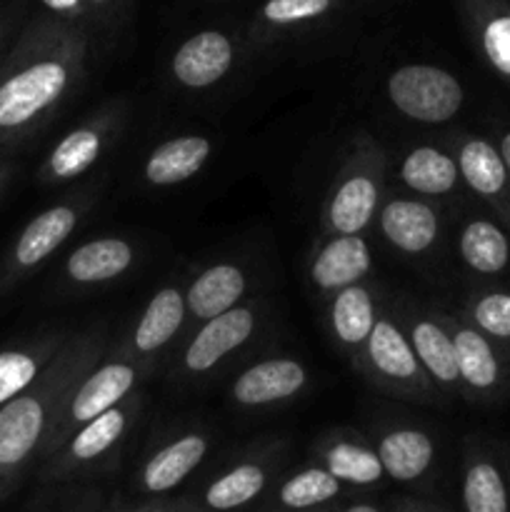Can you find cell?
<instances>
[{
  "label": "cell",
  "instance_id": "cell-1",
  "mask_svg": "<svg viewBox=\"0 0 510 512\" xmlns=\"http://www.w3.org/2000/svg\"><path fill=\"white\" fill-rule=\"evenodd\" d=\"M88 38L65 20H45L25 40V58L0 80V138L48 118L85 75Z\"/></svg>",
  "mask_w": 510,
  "mask_h": 512
},
{
  "label": "cell",
  "instance_id": "cell-2",
  "mask_svg": "<svg viewBox=\"0 0 510 512\" xmlns=\"http://www.w3.org/2000/svg\"><path fill=\"white\" fill-rule=\"evenodd\" d=\"M105 340L103 328L63 340L40 378L18 398L0 405V480H10L38 450H45L55 418L75 385L103 358Z\"/></svg>",
  "mask_w": 510,
  "mask_h": 512
},
{
  "label": "cell",
  "instance_id": "cell-3",
  "mask_svg": "<svg viewBox=\"0 0 510 512\" xmlns=\"http://www.w3.org/2000/svg\"><path fill=\"white\" fill-rule=\"evenodd\" d=\"M145 370L148 368H145L138 358H133V355L128 353L95 365V368L75 385L68 403L63 405V410H60L58 418H55L53 433H50L43 453L53 455L55 450L63 448L65 440H68L75 430L83 428L85 423L95 420L98 415H103L105 410L123 403V400L133 393L135 385L140 383Z\"/></svg>",
  "mask_w": 510,
  "mask_h": 512
},
{
  "label": "cell",
  "instance_id": "cell-4",
  "mask_svg": "<svg viewBox=\"0 0 510 512\" xmlns=\"http://www.w3.org/2000/svg\"><path fill=\"white\" fill-rule=\"evenodd\" d=\"M385 155L370 140H360L325 203V228L333 235H360L370 228L383 198Z\"/></svg>",
  "mask_w": 510,
  "mask_h": 512
},
{
  "label": "cell",
  "instance_id": "cell-5",
  "mask_svg": "<svg viewBox=\"0 0 510 512\" xmlns=\"http://www.w3.org/2000/svg\"><path fill=\"white\" fill-rule=\"evenodd\" d=\"M135 418H138V400L135 395H128L123 403L85 423L65 440L63 448L50 455L48 478L73 480L103 473L118 458Z\"/></svg>",
  "mask_w": 510,
  "mask_h": 512
},
{
  "label": "cell",
  "instance_id": "cell-6",
  "mask_svg": "<svg viewBox=\"0 0 510 512\" xmlns=\"http://www.w3.org/2000/svg\"><path fill=\"white\" fill-rule=\"evenodd\" d=\"M390 105L415 123L438 125L463 108V85L450 70L428 63H410L390 70L385 80Z\"/></svg>",
  "mask_w": 510,
  "mask_h": 512
},
{
  "label": "cell",
  "instance_id": "cell-7",
  "mask_svg": "<svg viewBox=\"0 0 510 512\" xmlns=\"http://www.w3.org/2000/svg\"><path fill=\"white\" fill-rule=\"evenodd\" d=\"M358 363H363L383 388L393 390L403 398L425 400L435 388V383L420 365L405 328H400L388 315H380L375 320V328Z\"/></svg>",
  "mask_w": 510,
  "mask_h": 512
},
{
  "label": "cell",
  "instance_id": "cell-8",
  "mask_svg": "<svg viewBox=\"0 0 510 512\" xmlns=\"http://www.w3.org/2000/svg\"><path fill=\"white\" fill-rule=\"evenodd\" d=\"M285 450L280 445L258 448L233 460L200 488L198 500L205 512H238L258 503L273 485L283 463Z\"/></svg>",
  "mask_w": 510,
  "mask_h": 512
},
{
  "label": "cell",
  "instance_id": "cell-9",
  "mask_svg": "<svg viewBox=\"0 0 510 512\" xmlns=\"http://www.w3.org/2000/svg\"><path fill=\"white\" fill-rule=\"evenodd\" d=\"M210 438L203 430H188L150 450L133 475V490L145 498H165L178 490L208 458Z\"/></svg>",
  "mask_w": 510,
  "mask_h": 512
},
{
  "label": "cell",
  "instance_id": "cell-10",
  "mask_svg": "<svg viewBox=\"0 0 510 512\" xmlns=\"http://www.w3.org/2000/svg\"><path fill=\"white\" fill-rule=\"evenodd\" d=\"M258 308L255 305H235L233 310L200 323L193 338L180 355V365L188 375H205L218 368L225 358L243 348L258 328Z\"/></svg>",
  "mask_w": 510,
  "mask_h": 512
},
{
  "label": "cell",
  "instance_id": "cell-11",
  "mask_svg": "<svg viewBox=\"0 0 510 512\" xmlns=\"http://www.w3.org/2000/svg\"><path fill=\"white\" fill-rule=\"evenodd\" d=\"M235 63V45L223 30H200L178 45L170 60L175 83L188 90L218 85Z\"/></svg>",
  "mask_w": 510,
  "mask_h": 512
},
{
  "label": "cell",
  "instance_id": "cell-12",
  "mask_svg": "<svg viewBox=\"0 0 510 512\" xmlns=\"http://www.w3.org/2000/svg\"><path fill=\"white\" fill-rule=\"evenodd\" d=\"M308 385V370L295 358H268L245 368L230 385L240 408H268L295 398Z\"/></svg>",
  "mask_w": 510,
  "mask_h": 512
},
{
  "label": "cell",
  "instance_id": "cell-13",
  "mask_svg": "<svg viewBox=\"0 0 510 512\" xmlns=\"http://www.w3.org/2000/svg\"><path fill=\"white\" fill-rule=\"evenodd\" d=\"M315 463L323 465L350 490H373L385 480L378 450L358 433H330L315 448Z\"/></svg>",
  "mask_w": 510,
  "mask_h": 512
},
{
  "label": "cell",
  "instance_id": "cell-14",
  "mask_svg": "<svg viewBox=\"0 0 510 512\" xmlns=\"http://www.w3.org/2000/svg\"><path fill=\"white\" fill-rule=\"evenodd\" d=\"M378 458L383 463L385 478L400 485H420L430 478L435 465L433 438L415 425H393L378 438Z\"/></svg>",
  "mask_w": 510,
  "mask_h": 512
},
{
  "label": "cell",
  "instance_id": "cell-15",
  "mask_svg": "<svg viewBox=\"0 0 510 512\" xmlns=\"http://www.w3.org/2000/svg\"><path fill=\"white\" fill-rule=\"evenodd\" d=\"M185 318H188L185 290L180 285H165L158 293H153V298L145 305L125 353L138 360L155 358L160 350H165L178 338Z\"/></svg>",
  "mask_w": 510,
  "mask_h": 512
},
{
  "label": "cell",
  "instance_id": "cell-16",
  "mask_svg": "<svg viewBox=\"0 0 510 512\" xmlns=\"http://www.w3.org/2000/svg\"><path fill=\"white\" fill-rule=\"evenodd\" d=\"M373 270V253L363 235H330L310 260V280L323 293L363 283Z\"/></svg>",
  "mask_w": 510,
  "mask_h": 512
},
{
  "label": "cell",
  "instance_id": "cell-17",
  "mask_svg": "<svg viewBox=\"0 0 510 512\" xmlns=\"http://www.w3.org/2000/svg\"><path fill=\"white\" fill-rule=\"evenodd\" d=\"M378 228L395 250L405 255H423L440 235L435 208L418 198H390L378 210Z\"/></svg>",
  "mask_w": 510,
  "mask_h": 512
},
{
  "label": "cell",
  "instance_id": "cell-18",
  "mask_svg": "<svg viewBox=\"0 0 510 512\" xmlns=\"http://www.w3.org/2000/svg\"><path fill=\"white\" fill-rule=\"evenodd\" d=\"M113 130L115 115H98V118L88 120V123L70 130V133L50 150L43 168L45 178L55 180V183H63V180H73L88 173V170L100 160L108 140L113 138Z\"/></svg>",
  "mask_w": 510,
  "mask_h": 512
},
{
  "label": "cell",
  "instance_id": "cell-19",
  "mask_svg": "<svg viewBox=\"0 0 510 512\" xmlns=\"http://www.w3.org/2000/svg\"><path fill=\"white\" fill-rule=\"evenodd\" d=\"M83 218V208L78 203H60L53 208L35 215L25 230L20 233L13 250V263L18 270L38 268L43 260H48L65 240L73 235Z\"/></svg>",
  "mask_w": 510,
  "mask_h": 512
},
{
  "label": "cell",
  "instance_id": "cell-20",
  "mask_svg": "<svg viewBox=\"0 0 510 512\" xmlns=\"http://www.w3.org/2000/svg\"><path fill=\"white\" fill-rule=\"evenodd\" d=\"M248 293V275L235 263H215L198 273V278L185 288L188 318L195 323L223 315L243 303Z\"/></svg>",
  "mask_w": 510,
  "mask_h": 512
},
{
  "label": "cell",
  "instance_id": "cell-21",
  "mask_svg": "<svg viewBox=\"0 0 510 512\" xmlns=\"http://www.w3.org/2000/svg\"><path fill=\"white\" fill-rule=\"evenodd\" d=\"M213 155V143L205 135H178L158 148H153L145 158L143 178L155 188H170L185 180H193Z\"/></svg>",
  "mask_w": 510,
  "mask_h": 512
},
{
  "label": "cell",
  "instance_id": "cell-22",
  "mask_svg": "<svg viewBox=\"0 0 510 512\" xmlns=\"http://www.w3.org/2000/svg\"><path fill=\"white\" fill-rule=\"evenodd\" d=\"M378 318L375 295L365 283L348 285V288L333 293L328 308L330 333L338 340L340 348L355 353V360H360V353H363Z\"/></svg>",
  "mask_w": 510,
  "mask_h": 512
},
{
  "label": "cell",
  "instance_id": "cell-23",
  "mask_svg": "<svg viewBox=\"0 0 510 512\" xmlns=\"http://www.w3.org/2000/svg\"><path fill=\"white\" fill-rule=\"evenodd\" d=\"M133 263V243L108 235V238H95L78 245L65 260V275L78 285H103L123 278L133 268Z\"/></svg>",
  "mask_w": 510,
  "mask_h": 512
},
{
  "label": "cell",
  "instance_id": "cell-24",
  "mask_svg": "<svg viewBox=\"0 0 510 512\" xmlns=\"http://www.w3.org/2000/svg\"><path fill=\"white\" fill-rule=\"evenodd\" d=\"M405 333H408L415 355H418L428 378L438 388H458V358H455V345L450 330L435 318L413 313L405 318Z\"/></svg>",
  "mask_w": 510,
  "mask_h": 512
},
{
  "label": "cell",
  "instance_id": "cell-25",
  "mask_svg": "<svg viewBox=\"0 0 510 512\" xmlns=\"http://www.w3.org/2000/svg\"><path fill=\"white\" fill-rule=\"evenodd\" d=\"M345 485L320 463L305 465L295 473L285 475L273 493L268 495V510H315L338 503L345 495Z\"/></svg>",
  "mask_w": 510,
  "mask_h": 512
},
{
  "label": "cell",
  "instance_id": "cell-26",
  "mask_svg": "<svg viewBox=\"0 0 510 512\" xmlns=\"http://www.w3.org/2000/svg\"><path fill=\"white\" fill-rule=\"evenodd\" d=\"M465 512H510V480L485 453H468L460 485Z\"/></svg>",
  "mask_w": 510,
  "mask_h": 512
},
{
  "label": "cell",
  "instance_id": "cell-27",
  "mask_svg": "<svg viewBox=\"0 0 510 512\" xmlns=\"http://www.w3.org/2000/svg\"><path fill=\"white\" fill-rule=\"evenodd\" d=\"M398 178L418 195H448L458 185L460 170L445 150L435 145H415L400 160Z\"/></svg>",
  "mask_w": 510,
  "mask_h": 512
},
{
  "label": "cell",
  "instance_id": "cell-28",
  "mask_svg": "<svg viewBox=\"0 0 510 512\" xmlns=\"http://www.w3.org/2000/svg\"><path fill=\"white\" fill-rule=\"evenodd\" d=\"M450 335H453L455 358H458L460 383L473 393L493 390L500 380V363L488 338L468 325H458L450 330Z\"/></svg>",
  "mask_w": 510,
  "mask_h": 512
},
{
  "label": "cell",
  "instance_id": "cell-29",
  "mask_svg": "<svg viewBox=\"0 0 510 512\" xmlns=\"http://www.w3.org/2000/svg\"><path fill=\"white\" fill-rule=\"evenodd\" d=\"M458 250L463 263L483 275L500 273L510 260L508 235L490 220H470L460 230Z\"/></svg>",
  "mask_w": 510,
  "mask_h": 512
},
{
  "label": "cell",
  "instance_id": "cell-30",
  "mask_svg": "<svg viewBox=\"0 0 510 512\" xmlns=\"http://www.w3.org/2000/svg\"><path fill=\"white\" fill-rule=\"evenodd\" d=\"M460 170V180H465L470 190L478 195L493 198L505 190V180L510 178L508 168L503 163V155L488 143V140L470 138L460 145L458 158H455Z\"/></svg>",
  "mask_w": 510,
  "mask_h": 512
},
{
  "label": "cell",
  "instance_id": "cell-31",
  "mask_svg": "<svg viewBox=\"0 0 510 512\" xmlns=\"http://www.w3.org/2000/svg\"><path fill=\"white\" fill-rule=\"evenodd\" d=\"M60 345H63V340L50 338L35 348L3 350L0 353V405L25 393L40 378V373L53 360Z\"/></svg>",
  "mask_w": 510,
  "mask_h": 512
},
{
  "label": "cell",
  "instance_id": "cell-32",
  "mask_svg": "<svg viewBox=\"0 0 510 512\" xmlns=\"http://www.w3.org/2000/svg\"><path fill=\"white\" fill-rule=\"evenodd\" d=\"M335 8V0H265L260 18L273 28H293L323 18Z\"/></svg>",
  "mask_w": 510,
  "mask_h": 512
},
{
  "label": "cell",
  "instance_id": "cell-33",
  "mask_svg": "<svg viewBox=\"0 0 510 512\" xmlns=\"http://www.w3.org/2000/svg\"><path fill=\"white\" fill-rule=\"evenodd\" d=\"M480 45L488 58V63L498 70L500 75L510 78V13H490L480 23Z\"/></svg>",
  "mask_w": 510,
  "mask_h": 512
},
{
  "label": "cell",
  "instance_id": "cell-34",
  "mask_svg": "<svg viewBox=\"0 0 510 512\" xmlns=\"http://www.w3.org/2000/svg\"><path fill=\"white\" fill-rule=\"evenodd\" d=\"M470 318L475 320L480 333L493 335V338L510 340V295L508 293H488L478 298L470 310Z\"/></svg>",
  "mask_w": 510,
  "mask_h": 512
},
{
  "label": "cell",
  "instance_id": "cell-35",
  "mask_svg": "<svg viewBox=\"0 0 510 512\" xmlns=\"http://www.w3.org/2000/svg\"><path fill=\"white\" fill-rule=\"evenodd\" d=\"M48 10H53L55 15H63V18H75V15H83L88 10L85 0H40Z\"/></svg>",
  "mask_w": 510,
  "mask_h": 512
},
{
  "label": "cell",
  "instance_id": "cell-36",
  "mask_svg": "<svg viewBox=\"0 0 510 512\" xmlns=\"http://www.w3.org/2000/svg\"><path fill=\"white\" fill-rule=\"evenodd\" d=\"M175 500L170 498H148L145 503L138 505H118V508L108 510V512H170L173 510Z\"/></svg>",
  "mask_w": 510,
  "mask_h": 512
},
{
  "label": "cell",
  "instance_id": "cell-37",
  "mask_svg": "<svg viewBox=\"0 0 510 512\" xmlns=\"http://www.w3.org/2000/svg\"><path fill=\"white\" fill-rule=\"evenodd\" d=\"M68 512H105L103 510V495L98 493V490H83L80 493V498L75 500L73 508Z\"/></svg>",
  "mask_w": 510,
  "mask_h": 512
},
{
  "label": "cell",
  "instance_id": "cell-38",
  "mask_svg": "<svg viewBox=\"0 0 510 512\" xmlns=\"http://www.w3.org/2000/svg\"><path fill=\"white\" fill-rule=\"evenodd\" d=\"M335 512H393V505H383L378 500H368V498H358L350 500V503L338 505Z\"/></svg>",
  "mask_w": 510,
  "mask_h": 512
},
{
  "label": "cell",
  "instance_id": "cell-39",
  "mask_svg": "<svg viewBox=\"0 0 510 512\" xmlns=\"http://www.w3.org/2000/svg\"><path fill=\"white\" fill-rule=\"evenodd\" d=\"M393 512H448L445 508L435 503H425V500L415 498H403L393 505Z\"/></svg>",
  "mask_w": 510,
  "mask_h": 512
},
{
  "label": "cell",
  "instance_id": "cell-40",
  "mask_svg": "<svg viewBox=\"0 0 510 512\" xmlns=\"http://www.w3.org/2000/svg\"><path fill=\"white\" fill-rule=\"evenodd\" d=\"M170 512H205V510L200 508V505L195 503V500H190V498H180V500H175L173 510H170Z\"/></svg>",
  "mask_w": 510,
  "mask_h": 512
},
{
  "label": "cell",
  "instance_id": "cell-41",
  "mask_svg": "<svg viewBox=\"0 0 510 512\" xmlns=\"http://www.w3.org/2000/svg\"><path fill=\"white\" fill-rule=\"evenodd\" d=\"M500 155H503V163H505V168H508V175H510V133L503 135V143H500Z\"/></svg>",
  "mask_w": 510,
  "mask_h": 512
},
{
  "label": "cell",
  "instance_id": "cell-42",
  "mask_svg": "<svg viewBox=\"0 0 510 512\" xmlns=\"http://www.w3.org/2000/svg\"><path fill=\"white\" fill-rule=\"evenodd\" d=\"M338 505H325V508H315V510H268V512H335Z\"/></svg>",
  "mask_w": 510,
  "mask_h": 512
},
{
  "label": "cell",
  "instance_id": "cell-43",
  "mask_svg": "<svg viewBox=\"0 0 510 512\" xmlns=\"http://www.w3.org/2000/svg\"><path fill=\"white\" fill-rule=\"evenodd\" d=\"M88 3V8H103V5H108L110 0H85Z\"/></svg>",
  "mask_w": 510,
  "mask_h": 512
}]
</instances>
